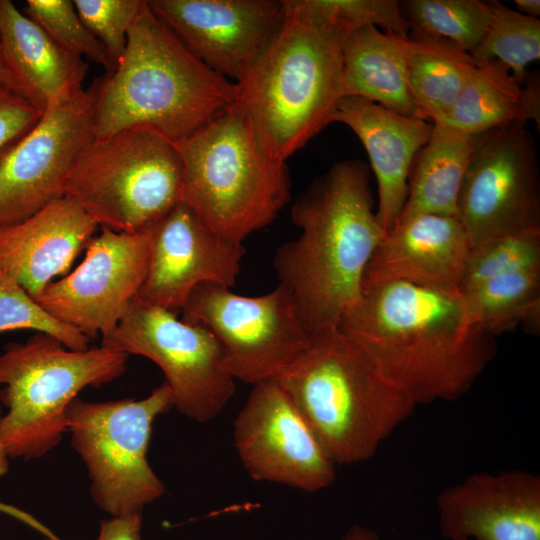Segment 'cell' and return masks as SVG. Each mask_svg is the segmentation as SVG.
<instances>
[{
	"mask_svg": "<svg viewBox=\"0 0 540 540\" xmlns=\"http://www.w3.org/2000/svg\"><path fill=\"white\" fill-rule=\"evenodd\" d=\"M340 540H380V538L370 527L354 524L347 529Z\"/></svg>",
	"mask_w": 540,
	"mask_h": 540,
	"instance_id": "8d00e7d4",
	"label": "cell"
},
{
	"mask_svg": "<svg viewBox=\"0 0 540 540\" xmlns=\"http://www.w3.org/2000/svg\"><path fill=\"white\" fill-rule=\"evenodd\" d=\"M338 327L416 405L458 399L496 354L459 289L362 282Z\"/></svg>",
	"mask_w": 540,
	"mask_h": 540,
	"instance_id": "6da1fadb",
	"label": "cell"
},
{
	"mask_svg": "<svg viewBox=\"0 0 540 540\" xmlns=\"http://www.w3.org/2000/svg\"><path fill=\"white\" fill-rule=\"evenodd\" d=\"M183 164L174 142L146 127L94 138L65 189L98 224L115 232L149 229L183 197Z\"/></svg>",
	"mask_w": 540,
	"mask_h": 540,
	"instance_id": "ba28073f",
	"label": "cell"
},
{
	"mask_svg": "<svg viewBox=\"0 0 540 540\" xmlns=\"http://www.w3.org/2000/svg\"><path fill=\"white\" fill-rule=\"evenodd\" d=\"M97 228L75 200L64 196L0 227V274L35 300L52 279L69 270Z\"/></svg>",
	"mask_w": 540,
	"mask_h": 540,
	"instance_id": "ffe728a7",
	"label": "cell"
},
{
	"mask_svg": "<svg viewBox=\"0 0 540 540\" xmlns=\"http://www.w3.org/2000/svg\"><path fill=\"white\" fill-rule=\"evenodd\" d=\"M296 11L350 32L373 25L386 32L409 35V25L396 0H286Z\"/></svg>",
	"mask_w": 540,
	"mask_h": 540,
	"instance_id": "1f68e13d",
	"label": "cell"
},
{
	"mask_svg": "<svg viewBox=\"0 0 540 540\" xmlns=\"http://www.w3.org/2000/svg\"><path fill=\"white\" fill-rule=\"evenodd\" d=\"M412 35L447 40L470 53L482 40L492 2L479 0H405L399 2Z\"/></svg>",
	"mask_w": 540,
	"mask_h": 540,
	"instance_id": "83f0119b",
	"label": "cell"
},
{
	"mask_svg": "<svg viewBox=\"0 0 540 540\" xmlns=\"http://www.w3.org/2000/svg\"><path fill=\"white\" fill-rule=\"evenodd\" d=\"M473 149L474 135L444 123H433L429 139L412 163L407 200L397 222L417 214L456 217L458 196Z\"/></svg>",
	"mask_w": 540,
	"mask_h": 540,
	"instance_id": "d4e9b609",
	"label": "cell"
},
{
	"mask_svg": "<svg viewBox=\"0 0 540 540\" xmlns=\"http://www.w3.org/2000/svg\"><path fill=\"white\" fill-rule=\"evenodd\" d=\"M471 245L455 216L417 214L384 234L362 282L459 289Z\"/></svg>",
	"mask_w": 540,
	"mask_h": 540,
	"instance_id": "d6986e66",
	"label": "cell"
},
{
	"mask_svg": "<svg viewBox=\"0 0 540 540\" xmlns=\"http://www.w3.org/2000/svg\"><path fill=\"white\" fill-rule=\"evenodd\" d=\"M456 217L471 247L540 229L538 154L526 124H504L474 135Z\"/></svg>",
	"mask_w": 540,
	"mask_h": 540,
	"instance_id": "7c38bea8",
	"label": "cell"
},
{
	"mask_svg": "<svg viewBox=\"0 0 540 540\" xmlns=\"http://www.w3.org/2000/svg\"><path fill=\"white\" fill-rule=\"evenodd\" d=\"M413 40L406 80L416 116L444 122L451 113L477 62L453 43L421 35Z\"/></svg>",
	"mask_w": 540,
	"mask_h": 540,
	"instance_id": "484cf974",
	"label": "cell"
},
{
	"mask_svg": "<svg viewBox=\"0 0 540 540\" xmlns=\"http://www.w3.org/2000/svg\"><path fill=\"white\" fill-rule=\"evenodd\" d=\"M0 83L7 86V87H9L13 91L19 93V89L17 87V84H16L15 80L13 79L12 75L9 73V71L5 67V65L3 63V60L1 58V55H0Z\"/></svg>",
	"mask_w": 540,
	"mask_h": 540,
	"instance_id": "f35d334b",
	"label": "cell"
},
{
	"mask_svg": "<svg viewBox=\"0 0 540 540\" xmlns=\"http://www.w3.org/2000/svg\"><path fill=\"white\" fill-rule=\"evenodd\" d=\"M0 55L19 93L43 112L82 86L88 70L83 58L60 47L9 0H0Z\"/></svg>",
	"mask_w": 540,
	"mask_h": 540,
	"instance_id": "7402d4cb",
	"label": "cell"
},
{
	"mask_svg": "<svg viewBox=\"0 0 540 540\" xmlns=\"http://www.w3.org/2000/svg\"><path fill=\"white\" fill-rule=\"evenodd\" d=\"M142 515L111 517L100 522L96 540H142Z\"/></svg>",
	"mask_w": 540,
	"mask_h": 540,
	"instance_id": "d590c367",
	"label": "cell"
},
{
	"mask_svg": "<svg viewBox=\"0 0 540 540\" xmlns=\"http://www.w3.org/2000/svg\"><path fill=\"white\" fill-rule=\"evenodd\" d=\"M515 5L519 9V12L529 17L536 18L540 15V1L539 0H515Z\"/></svg>",
	"mask_w": 540,
	"mask_h": 540,
	"instance_id": "74e56055",
	"label": "cell"
},
{
	"mask_svg": "<svg viewBox=\"0 0 540 540\" xmlns=\"http://www.w3.org/2000/svg\"><path fill=\"white\" fill-rule=\"evenodd\" d=\"M333 122L348 126L365 147L377 180L376 214L385 234L404 208L412 163L429 139L433 123L357 96L338 100L331 116Z\"/></svg>",
	"mask_w": 540,
	"mask_h": 540,
	"instance_id": "44dd1931",
	"label": "cell"
},
{
	"mask_svg": "<svg viewBox=\"0 0 540 540\" xmlns=\"http://www.w3.org/2000/svg\"><path fill=\"white\" fill-rule=\"evenodd\" d=\"M173 407L163 382L142 399L88 402L78 397L67 410V432L90 481L94 503L111 517L142 515L165 485L147 453L155 419Z\"/></svg>",
	"mask_w": 540,
	"mask_h": 540,
	"instance_id": "9c48e42d",
	"label": "cell"
},
{
	"mask_svg": "<svg viewBox=\"0 0 540 540\" xmlns=\"http://www.w3.org/2000/svg\"><path fill=\"white\" fill-rule=\"evenodd\" d=\"M152 12L205 65L239 81L279 31L277 0H149Z\"/></svg>",
	"mask_w": 540,
	"mask_h": 540,
	"instance_id": "e0dca14e",
	"label": "cell"
},
{
	"mask_svg": "<svg viewBox=\"0 0 540 540\" xmlns=\"http://www.w3.org/2000/svg\"><path fill=\"white\" fill-rule=\"evenodd\" d=\"M174 144L183 164L182 201L231 243L268 226L290 199L286 162L267 157L236 102Z\"/></svg>",
	"mask_w": 540,
	"mask_h": 540,
	"instance_id": "8992f818",
	"label": "cell"
},
{
	"mask_svg": "<svg viewBox=\"0 0 540 540\" xmlns=\"http://www.w3.org/2000/svg\"><path fill=\"white\" fill-rule=\"evenodd\" d=\"M24 13L64 50L92 60L106 73L114 71L115 65L105 47L86 27L73 1L27 0Z\"/></svg>",
	"mask_w": 540,
	"mask_h": 540,
	"instance_id": "4dcf8cb0",
	"label": "cell"
},
{
	"mask_svg": "<svg viewBox=\"0 0 540 540\" xmlns=\"http://www.w3.org/2000/svg\"><path fill=\"white\" fill-rule=\"evenodd\" d=\"M43 111L0 83V158L40 120Z\"/></svg>",
	"mask_w": 540,
	"mask_h": 540,
	"instance_id": "e575fe53",
	"label": "cell"
},
{
	"mask_svg": "<svg viewBox=\"0 0 540 540\" xmlns=\"http://www.w3.org/2000/svg\"><path fill=\"white\" fill-rule=\"evenodd\" d=\"M149 230L101 232L86 244L85 257L52 281L35 301L53 318L88 339L108 336L121 321L146 278Z\"/></svg>",
	"mask_w": 540,
	"mask_h": 540,
	"instance_id": "5bb4252c",
	"label": "cell"
},
{
	"mask_svg": "<svg viewBox=\"0 0 540 540\" xmlns=\"http://www.w3.org/2000/svg\"><path fill=\"white\" fill-rule=\"evenodd\" d=\"M469 54L476 62L500 61L524 84L527 66L540 58V20L494 1L487 31Z\"/></svg>",
	"mask_w": 540,
	"mask_h": 540,
	"instance_id": "f1b7e54d",
	"label": "cell"
},
{
	"mask_svg": "<svg viewBox=\"0 0 540 540\" xmlns=\"http://www.w3.org/2000/svg\"><path fill=\"white\" fill-rule=\"evenodd\" d=\"M291 219L300 233L277 248L273 267L312 335L338 326L358 302L366 266L384 236L367 164L335 163L297 197Z\"/></svg>",
	"mask_w": 540,
	"mask_h": 540,
	"instance_id": "7a4b0ae2",
	"label": "cell"
},
{
	"mask_svg": "<svg viewBox=\"0 0 540 540\" xmlns=\"http://www.w3.org/2000/svg\"><path fill=\"white\" fill-rule=\"evenodd\" d=\"M101 346L154 362L165 376L173 407L198 423L216 418L235 393L222 346L207 327L136 298Z\"/></svg>",
	"mask_w": 540,
	"mask_h": 540,
	"instance_id": "30bf717a",
	"label": "cell"
},
{
	"mask_svg": "<svg viewBox=\"0 0 540 540\" xmlns=\"http://www.w3.org/2000/svg\"><path fill=\"white\" fill-rule=\"evenodd\" d=\"M533 120L540 123L538 76L520 84L498 60L477 65L444 123L470 135Z\"/></svg>",
	"mask_w": 540,
	"mask_h": 540,
	"instance_id": "cb8c5ba5",
	"label": "cell"
},
{
	"mask_svg": "<svg viewBox=\"0 0 540 540\" xmlns=\"http://www.w3.org/2000/svg\"><path fill=\"white\" fill-rule=\"evenodd\" d=\"M233 442L255 481L306 492L323 490L335 481L336 464L275 379L253 385L234 421Z\"/></svg>",
	"mask_w": 540,
	"mask_h": 540,
	"instance_id": "9a60e30c",
	"label": "cell"
},
{
	"mask_svg": "<svg viewBox=\"0 0 540 540\" xmlns=\"http://www.w3.org/2000/svg\"><path fill=\"white\" fill-rule=\"evenodd\" d=\"M412 46L409 35L373 25L353 30L342 48L343 97H362L396 113L416 116L406 80Z\"/></svg>",
	"mask_w": 540,
	"mask_h": 540,
	"instance_id": "603a6c76",
	"label": "cell"
},
{
	"mask_svg": "<svg viewBox=\"0 0 540 540\" xmlns=\"http://www.w3.org/2000/svg\"><path fill=\"white\" fill-rule=\"evenodd\" d=\"M181 319L207 327L221 344L232 377L251 385L276 378L311 340L293 298L279 284L259 296L200 284L188 297Z\"/></svg>",
	"mask_w": 540,
	"mask_h": 540,
	"instance_id": "8fae6325",
	"label": "cell"
},
{
	"mask_svg": "<svg viewBox=\"0 0 540 540\" xmlns=\"http://www.w3.org/2000/svg\"><path fill=\"white\" fill-rule=\"evenodd\" d=\"M97 79L51 101L38 123L0 158V227L65 196L71 170L94 139Z\"/></svg>",
	"mask_w": 540,
	"mask_h": 540,
	"instance_id": "4fadbf2b",
	"label": "cell"
},
{
	"mask_svg": "<svg viewBox=\"0 0 540 540\" xmlns=\"http://www.w3.org/2000/svg\"><path fill=\"white\" fill-rule=\"evenodd\" d=\"M145 0H74L80 18L105 47L115 68L127 46L128 31Z\"/></svg>",
	"mask_w": 540,
	"mask_h": 540,
	"instance_id": "836d02e7",
	"label": "cell"
},
{
	"mask_svg": "<svg viewBox=\"0 0 540 540\" xmlns=\"http://www.w3.org/2000/svg\"><path fill=\"white\" fill-rule=\"evenodd\" d=\"M2 418L0 408V420ZM9 470V457L7 456L4 447L0 441V478L6 475Z\"/></svg>",
	"mask_w": 540,
	"mask_h": 540,
	"instance_id": "ab89813d",
	"label": "cell"
},
{
	"mask_svg": "<svg viewBox=\"0 0 540 540\" xmlns=\"http://www.w3.org/2000/svg\"><path fill=\"white\" fill-rule=\"evenodd\" d=\"M446 540H540V477L523 470L479 472L437 497Z\"/></svg>",
	"mask_w": 540,
	"mask_h": 540,
	"instance_id": "ac0fdd59",
	"label": "cell"
},
{
	"mask_svg": "<svg viewBox=\"0 0 540 540\" xmlns=\"http://www.w3.org/2000/svg\"><path fill=\"white\" fill-rule=\"evenodd\" d=\"M480 327L496 337L525 325H540V271L493 278L460 290Z\"/></svg>",
	"mask_w": 540,
	"mask_h": 540,
	"instance_id": "4316f807",
	"label": "cell"
},
{
	"mask_svg": "<svg viewBox=\"0 0 540 540\" xmlns=\"http://www.w3.org/2000/svg\"><path fill=\"white\" fill-rule=\"evenodd\" d=\"M29 329L48 334L73 350L89 348L84 334L47 313L22 287L0 274V333Z\"/></svg>",
	"mask_w": 540,
	"mask_h": 540,
	"instance_id": "d6a6232c",
	"label": "cell"
},
{
	"mask_svg": "<svg viewBox=\"0 0 540 540\" xmlns=\"http://www.w3.org/2000/svg\"><path fill=\"white\" fill-rule=\"evenodd\" d=\"M96 79L94 138L146 127L177 142L235 102L234 83L199 60L147 1L116 68Z\"/></svg>",
	"mask_w": 540,
	"mask_h": 540,
	"instance_id": "3957f363",
	"label": "cell"
},
{
	"mask_svg": "<svg viewBox=\"0 0 540 540\" xmlns=\"http://www.w3.org/2000/svg\"><path fill=\"white\" fill-rule=\"evenodd\" d=\"M526 271H540V229L493 238L471 247L459 290Z\"/></svg>",
	"mask_w": 540,
	"mask_h": 540,
	"instance_id": "f546056e",
	"label": "cell"
},
{
	"mask_svg": "<svg viewBox=\"0 0 540 540\" xmlns=\"http://www.w3.org/2000/svg\"><path fill=\"white\" fill-rule=\"evenodd\" d=\"M274 379L336 465L371 458L417 406L338 326L312 334L307 349Z\"/></svg>",
	"mask_w": 540,
	"mask_h": 540,
	"instance_id": "5b68a950",
	"label": "cell"
},
{
	"mask_svg": "<svg viewBox=\"0 0 540 540\" xmlns=\"http://www.w3.org/2000/svg\"><path fill=\"white\" fill-rule=\"evenodd\" d=\"M44 540H59V539H57L55 537H52V538H48V539H44Z\"/></svg>",
	"mask_w": 540,
	"mask_h": 540,
	"instance_id": "60d3db41",
	"label": "cell"
},
{
	"mask_svg": "<svg viewBox=\"0 0 540 540\" xmlns=\"http://www.w3.org/2000/svg\"><path fill=\"white\" fill-rule=\"evenodd\" d=\"M148 270L136 299L177 314L200 284L232 288L245 255L183 201L149 229Z\"/></svg>",
	"mask_w": 540,
	"mask_h": 540,
	"instance_id": "2e32d148",
	"label": "cell"
},
{
	"mask_svg": "<svg viewBox=\"0 0 540 540\" xmlns=\"http://www.w3.org/2000/svg\"><path fill=\"white\" fill-rule=\"evenodd\" d=\"M128 355L103 346L73 350L36 332L10 343L0 355V441L9 458L38 459L56 448L67 432V410L85 387L119 378Z\"/></svg>",
	"mask_w": 540,
	"mask_h": 540,
	"instance_id": "52a82bcc",
	"label": "cell"
},
{
	"mask_svg": "<svg viewBox=\"0 0 540 540\" xmlns=\"http://www.w3.org/2000/svg\"><path fill=\"white\" fill-rule=\"evenodd\" d=\"M276 35L234 83L262 151L286 162L331 123L342 94V48L350 31L294 10L282 0Z\"/></svg>",
	"mask_w": 540,
	"mask_h": 540,
	"instance_id": "277c9868",
	"label": "cell"
}]
</instances>
